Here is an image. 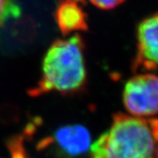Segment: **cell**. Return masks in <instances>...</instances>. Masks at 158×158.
<instances>
[{"instance_id": "1", "label": "cell", "mask_w": 158, "mask_h": 158, "mask_svg": "<svg viewBox=\"0 0 158 158\" xmlns=\"http://www.w3.org/2000/svg\"><path fill=\"white\" fill-rule=\"evenodd\" d=\"M86 79L84 40L75 34L51 44L43 57L40 79L28 93L33 97L50 92L75 95L85 89Z\"/></svg>"}, {"instance_id": "2", "label": "cell", "mask_w": 158, "mask_h": 158, "mask_svg": "<svg viewBox=\"0 0 158 158\" xmlns=\"http://www.w3.org/2000/svg\"><path fill=\"white\" fill-rule=\"evenodd\" d=\"M90 149L91 158H154L156 141L148 120L116 113Z\"/></svg>"}, {"instance_id": "3", "label": "cell", "mask_w": 158, "mask_h": 158, "mask_svg": "<svg viewBox=\"0 0 158 158\" xmlns=\"http://www.w3.org/2000/svg\"><path fill=\"white\" fill-rule=\"evenodd\" d=\"M90 134L80 124H68L57 127L49 136L38 143L39 150L51 149L59 158H80L90 148Z\"/></svg>"}, {"instance_id": "4", "label": "cell", "mask_w": 158, "mask_h": 158, "mask_svg": "<svg viewBox=\"0 0 158 158\" xmlns=\"http://www.w3.org/2000/svg\"><path fill=\"white\" fill-rule=\"evenodd\" d=\"M123 102L127 112L135 116H151L158 113V77L142 74L126 84Z\"/></svg>"}, {"instance_id": "5", "label": "cell", "mask_w": 158, "mask_h": 158, "mask_svg": "<svg viewBox=\"0 0 158 158\" xmlns=\"http://www.w3.org/2000/svg\"><path fill=\"white\" fill-rule=\"evenodd\" d=\"M134 68L158 69V12L144 19L137 28V54Z\"/></svg>"}, {"instance_id": "6", "label": "cell", "mask_w": 158, "mask_h": 158, "mask_svg": "<svg viewBox=\"0 0 158 158\" xmlns=\"http://www.w3.org/2000/svg\"><path fill=\"white\" fill-rule=\"evenodd\" d=\"M83 0H60L56 11V21L63 35L88 28L87 16L81 4Z\"/></svg>"}, {"instance_id": "7", "label": "cell", "mask_w": 158, "mask_h": 158, "mask_svg": "<svg viewBox=\"0 0 158 158\" xmlns=\"http://www.w3.org/2000/svg\"><path fill=\"white\" fill-rule=\"evenodd\" d=\"M20 7L16 0H0V27L12 18L20 15Z\"/></svg>"}, {"instance_id": "8", "label": "cell", "mask_w": 158, "mask_h": 158, "mask_svg": "<svg viewBox=\"0 0 158 158\" xmlns=\"http://www.w3.org/2000/svg\"><path fill=\"white\" fill-rule=\"evenodd\" d=\"M8 148L11 158H28L22 145V137L15 136L8 141Z\"/></svg>"}, {"instance_id": "9", "label": "cell", "mask_w": 158, "mask_h": 158, "mask_svg": "<svg viewBox=\"0 0 158 158\" xmlns=\"http://www.w3.org/2000/svg\"><path fill=\"white\" fill-rule=\"evenodd\" d=\"M89 1L98 8L109 10V9H113L119 6L125 0H89Z\"/></svg>"}, {"instance_id": "10", "label": "cell", "mask_w": 158, "mask_h": 158, "mask_svg": "<svg viewBox=\"0 0 158 158\" xmlns=\"http://www.w3.org/2000/svg\"><path fill=\"white\" fill-rule=\"evenodd\" d=\"M148 122L150 124L153 135H154V138L156 141V150L155 155H156V158H158V119L157 118H151V119H148Z\"/></svg>"}, {"instance_id": "11", "label": "cell", "mask_w": 158, "mask_h": 158, "mask_svg": "<svg viewBox=\"0 0 158 158\" xmlns=\"http://www.w3.org/2000/svg\"><path fill=\"white\" fill-rule=\"evenodd\" d=\"M83 1H84V0H83Z\"/></svg>"}]
</instances>
